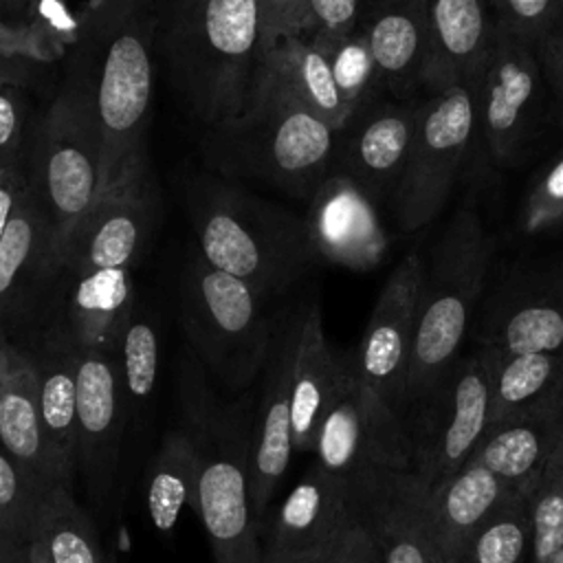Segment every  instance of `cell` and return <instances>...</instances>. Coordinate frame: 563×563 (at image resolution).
Returning a JSON list of instances; mask_svg holds the SVG:
<instances>
[{
  "instance_id": "6da1fadb",
  "label": "cell",
  "mask_w": 563,
  "mask_h": 563,
  "mask_svg": "<svg viewBox=\"0 0 563 563\" xmlns=\"http://www.w3.org/2000/svg\"><path fill=\"white\" fill-rule=\"evenodd\" d=\"M158 7L152 0H95L81 15L66 73L95 114L106 189L152 178L147 132L154 97Z\"/></svg>"
},
{
  "instance_id": "7a4b0ae2",
  "label": "cell",
  "mask_w": 563,
  "mask_h": 563,
  "mask_svg": "<svg viewBox=\"0 0 563 563\" xmlns=\"http://www.w3.org/2000/svg\"><path fill=\"white\" fill-rule=\"evenodd\" d=\"M260 391L222 402L189 350L180 372L183 420L198 442L191 510L198 515L216 563H262L260 526L251 499V446Z\"/></svg>"
},
{
  "instance_id": "3957f363",
  "label": "cell",
  "mask_w": 563,
  "mask_h": 563,
  "mask_svg": "<svg viewBox=\"0 0 563 563\" xmlns=\"http://www.w3.org/2000/svg\"><path fill=\"white\" fill-rule=\"evenodd\" d=\"M202 156L218 176L264 183L310 200L334 169L336 130L260 64L244 108L207 128Z\"/></svg>"
},
{
  "instance_id": "277c9868",
  "label": "cell",
  "mask_w": 563,
  "mask_h": 563,
  "mask_svg": "<svg viewBox=\"0 0 563 563\" xmlns=\"http://www.w3.org/2000/svg\"><path fill=\"white\" fill-rule=\"evenodd\" d=\"M156 53L176 95L205 125L238 114L262 64L257 0H163Z\"/></svg>"
},
{
  "instance_id": "5b68a950",
  "label": "cell",
  "mask_w": 563,
  "mask_h": 563,
  "mask_svg": "<svg viewBox=\"0 0 563 563\" xmlns=\"http://www.w3.org/2000/svg\"><path fill=\"white\" fill-rule=\"evenodd\" d=\"M185 209L202 257L262 299L288 292L317 262L306 218L238 180L196 174L185 185Z\"/></svg>"
},
{
  "instance_id": "8992f818",
  "label": "cell",
  "mask_w": 563,
  "mask_h": 563,
  "mask_svg": "<svg viewBox=\"0 0 563 563\" xmlns=\"http://www.w3.org/2000/svg\"><path fill=\"white\" fill-rule=\"evenodd\" d=\"M493 257L495 238L482 220L475 196L468 194L424 257L402 394V420L462 356Z\"/></svg>"
},
{
  "instance_id": "52a82bcc",
  "label": "cell",
  "mask_w": 563,
  "mask_h": 563,
  "mask_svg": "<svg viewBox=\"0 0 563 563\" xmlns=\"http://www.w3.org/2000/svg\"><path fill=\"white\" fill-rule=\"evenodd\" d=\"M262 301L246 282L216 268L200 251L183 266L178 312L189 350L235 396L262 378L271 354L275 325Z\"/></svg>"
},
{
  "instance_id": "ba28073f",
  "label": "cell",
  "mask_w": 563,
  "mask_h": 563,
  "mask_svg": "<svg viewBox=\"0 0 563 563\" xmlns=\"http://www.w3.org/2000/svg\"><path fill=\"white\" fill-rule=\"evenodd\" d=\"M24 167L29 187L48 220L59 266L66 242L106 187L95 114L81 84L68 73L33 125Z\"/></svg>"
},
{
  "instance_id": "9c48e42d",
  "label": "cell",
  "mask_w": 563,
  "mask_h": 563,
  "mask_svg": "<svg viewBox=\"0 0 563 563\" xmlns=\"http://www.w3.org/2000/svg\"><path fill=\"white\" fill-rule=\"evenodd\" d=\"M490 369L493 350L477 339V345L405 413L411 473L424 493L457 473L488 433Z\"/></svg>"
},
{
  "instance_id": "30bf717a",
  "label": "cell",
  "mask_w": 563,
  "mask_h": 563,
  "mask_svg": "<svg viewBox=\"0 0 563 563\" xmlns=\"http://www.w3.org/2000/svg\"><path fill=\"white\" fill-rule=\"evenodd\" d=\"M477 132L475 84L429 92L418 101L416 132L391 196L400 231L427 227L444 209Z\"/></svg>"
},
{
  "instance_id": "8fae6325",
  "label": "cell",
  "mask_w": 563,
  "mask_h": 563,
  "mask_svg": "<svg viewBox=\"0 0 563 563\" xmlns=\"http://www.w3.org/2000/svg\"><path fill=\"white\" fill-rule=\"evenodd\" d=\"M134 312L132 271L97 268L73 273L57 268L33 308L7 332L48 330L79 350L117 354Z\"/></svg>"
},
{
  "instance_id": "7c38bea8",
  "label": "cell",
  "mask_w": 563,
  "mask_h": 563,
  "mask_svg": "<svg viewBox=\"0 0 563 563\" xmlns=\"http://www.w3.org/2000/svg\"><path fill=\"white\" fill-rule=\"evenodd\" d=\"M312 453L319 466L350 484L376 471H411L402 416L358 380L352 363L319 427Z\"/></svg>"
},
{
  "instance_id": "4fadbf2b",
  "label": "cell",
  "mask_w": 563,
  "mask_h": 563,
  "mask_svg": "<svg viewBox=\"0 0 563 563\" xmlns=\"http://www.w3.org/2000/svg\"><path fill=\"white\" fill-rule=\"evenodd\" d=\"M541 81L534 44L495 22L475 81L477 132L495 163L508 165L521 152L539 110Z\"/></svg>"
},
{
  "instance_id": "5bb4252c",
  "label": "cell",
  "mask_w": 563,
  "mask_h": 563,
  "mask_svg": "<svg viewBox=\"0 0 563 563\" xmlns=\"http://www.w3.org/2000/svg\"><path fill=\"white\" fill-rule=\"evenodd\" d=\"M128 422L119 356L101 350H79L77 473L97 508H108L114 495Z\"/></svg>"
},
{
  "instance_id": "9a60e30c",
  "label": "cell",
  "mask_w": 563,
  "mask_h": 563,
  "mask_svg": "<svg viewBox=\"0 0 563 563\" xmlns=\"http://www.w3.org/2000/svg\"><path fill=\"white\" fill-rule=\"evenodd\" d=\"M424 255L409 251L391 271L372 308L352 367L358 380L402 416V394L413 343Z\"/></svg>"
},
{
  "instance_id": "2e32d148",
  "label": "cell",
  "mask_w": 563,
  "mask_h": 563,
  "mask_svg": "<svg viewBox=\"0 0 563 563\" xmlns=\"http://www.w3.org/2000/svg\"><path fill=\"white\" fill-rule=\"evenodd\" d=\"M156 218L158 198L152 178L106 189L66 242L57 268L73 273L97 268L134 271L152 242Z\"/></svg>"
},
{
  "instance_id": "e0dca14e",
  "label": "cell",
  "mask_w": 563,
  "mask_h": 563,
  "mask_svg": "<svg viewBox=\"0 0 563 563\" xmlns=\"http://www.w3.org/2000/svg\"><path fill=\"white\" fill-rule=\"evenodd\" d=\"M354 519L352 484L314 462L279 506L262 563H319Z\"/></svg>"
},
{
  "instance_id": "ac0fdd59",
  "label": "cell",
  "mask_w": 563,
  "mask_h": 563,
  "mask_svg": "<svg viewBox=\"0 0 563 563\" xmlns=\"http://www.w3.org/2000/svg\"><path fill=\"white\" fill-rule=\"evenodd\" d=\"M273 325V345L262 374L251 446V499L257 526H262L266 508L273 501L295 451L290 402L299 310L282 314Z\"/></svg>"
},
{
  "instance_id": "d6986e66",
  "label": "cell",
  "mask_w": 563,
  "mask_h": 563,
  "mask_svg": "<svg viewBox=\"0 0 563 563\" xmlns=\"http://www.w3.org/2000/svg\"><path fill=\"white\" fill-rule=\"evenodd\" d=\"M418 101L372 99L336 132L334 169L352 178L376 205L391 200L416 132Z\"/></svg>"
},
{
  "instance_id": "ffe728a7",
  "label": "cell",
  "mask_w": 563,
  "mask_h": 563,
  "mask_svg": "<svg viewBox=\"0 0 563 563\" xmlns=\"http://www.w3.org/2000/svg\"><path fill=\"white\" fill-rule=\"evenodd\" d=\"M308 238L317 260L367 271L387 249L376 202L345 174H328L308 200Z\"/></svg>"
},
{
  "instance_id": "44dd1931",
  "label": "cell",
  "mask_w": 563,
  "mask_h": 563,
  "mask_svg": "<svg viewBox=\"0 0 563 563\" xmlns=\"http://www.w3.org/2000/svg\"><path fill=\"white\" fill-rule=\"evenodd\" d=\"M0 442L48 490L73 488V473L55 453L37 405V378L29 347L0 328Z\"/></svg>"
},
{
  "instance_id": "7402d4cb",
  "label": "cell",
  "mask_w": 563,
  "mask_h": 563,
  "mask_svg": "<svg viewBox=\"0 0 563 563\" xmlns=\"http://www.w3.org/2000/svg\"><path fill=\"white\" fill-rule=\"evenodd\" d=\"M356 517L369 530L380 563H440L411 471H376L352 482Z\"/></svg>"
},
{
  "instance_id": "603a6c76",
  "label": "cell",
  "mask_w": 563,
  "mask_h": 563,
  "mask_svg": "<svg viewBox=\"0 0 563 563\" xmlns=\"http://www.w3.org/2000/svg\"><path fill=\"white\" fill-rule=\"evenodd\" d=\"M488 9L486 0H429L422 70L427 95L477 81L495 31V18Z\"/></svg>"
},
{
  "instance_id": "cb8c5ba5",
  "label": "cell",
  "mask_w": 563,
  "mask_h": 563,
  "mask_svg": "<svg viewBox=\"0 0 563 563\" xmlns=\"http://www.w3.org/2000/svg\"><path fill=\"white\" fill-rule=\"evenodd\" d=\"M57 271L48 220L26 187L0 238V328H13Z\"/></svg>"
},
{
  "instance_id": "d4e9b609",
  "label": "cell",
  "mask_w": 563,
  "mask_h": 563,
  "mask_svg": "<svg viewBox=\"0 0 563 563\" xmlns=\"http://www.w3.org/2000/svg\"><path fill=\"white\" fill-rule=\"evenodd\" d=\"M350 354H336L323 332L317 301L299 310V336L292 367V449L314 451L319 427L339 396L347 372Z\"/></svg>"
},
{
  "instance_id": "484cf974",
  "label": "cell",
  "mask_w": 563,
  "mask_h": 563,
  "mask_svg": "<svg viewBox=\"0 0 563 563\" xmlns=\"http://www.w3.org/2000/svg\"><path fill=\"white\" fill-rule=\"evenodd\" d=\"M358 29L374 53L383 90L407 99L422 88L429 0H367Z\"/></svg>"
},
{
  "instance_id": "4316f807",
  "label": "cell",
  "mask_w": 563,
  "mask_h": 563,
  "mask_svg": "<svg viewBox=\"0 0 563 563\" xmlns=\"http://www.w3.org/2000/svg\"><path fill=\"white\" fill-rule=\"evenodd\" d=\"M515 488L473 455L457 473L424 493L427 523L440 563H453L477 528Z\"/></svg>"
},
{
  "instance_id": "83f0119b",
  "label": "cell",
  "mask_w": 563,
  "mask_h": 563,
  "mask_svg": "<svg viewBox=\"0 0 563 563\" xmlns=\"http://www.w3.org/2000/svg\"><path fill=\"white\" fill-rule=\"evenodd\" d=\"M13 334V332H9ZM33 358L37 405L46 435L62 464L77 473V358L79 347L62 334L33 330L13 334Z\"/></svg>"
},
{
  "instance_id": "f1b7e54d",
  "label": "cell",
  "mask_w": 563,
  "mask_h": 563,
  "mask_svg": "<svg viewBox=\"0 0 563 563\" xmlns=\"http://www.w3.org/2000/svg\"><path fill=\"white\" fill-rule=\"evenodd\" d=\"M561 435L563 394L488 429L473 455L506 484L521 486L537 477Z\"/></svg>"
},
{
  "instance_id": "f546056e",
  "label": "cell",
  "mask_w": 563,
  "mask_h": 563,
  "mask_svg": "<svg viewBox=\"0 0 563 563\" xmlns=\"http://www.w3.org/2000/svg\"><path fill=\"white\" fill-rule=\"evenodd\" d=\"M264 68L332 130H341L352 112L343 101L328 53L303 33H288L262 53Z\"/></svg>"
},
{
  "instance_id": "4dcf8cb0",
  "label": "cell",
  "mask_w": 563,
  "mask_h": 563,
  "mask_svg": "<svg viewBox=\"0 0 563 563\" xmlns=\"http://www.w3.org/2000/svg\"><path fill=\"white\" fill-rule=\"evenodd\" d=\"M561 394L563 350L530 354H497L493 350L490 429Z\"/></svg>"
},
{
  "instance_id": "1f68e13d",
  "label": "cell",
  "mask_w": 563,
  "mask_h": 563,
  "mask_svg": "<svg viewBox=\"0 0 563 563\" xmlns=\"http://www.w3.org/2000/svg\"><path fill=\"white\" fill-rule=\"evenodd\" d=\"M479 341L497 354L563 350V297L545 290H519L490 314Z\"/></svg>"
},
{
  "instance_id": "d6a6232c",
  "label": "cell",
  "mask_w": 563,
  "mask_h": 563,
  "mask_svg": "<svg viewBox=\"0 0 563 563\" xmlns=\"http://www.w3.org/2000/svg\"><path fill=\"white\" fill-rule=\"evenodd\" d=\"M198 473V442L194 429L180 418L169 429L147 473V512L152 523L169 534L180 517L183 506H191Z\"/></svg>"
},
{
  "instance_id": "836d02e7",
  "label": "cell",
  "mask_w": 563,
  "mask_h": 563,
  "mask_svg": "<svg viewBox=\"0 0 563 563\" xmlns=\"http://www.w3.org/2000/svg\"><path fill=\"white\" fill-rule=\"evenodd\" d=\"M35 539L51 563H112L92 517L66 486H53L44 493Z\"/></svg>"
},
{
  "instance_id": "e575fe53",
  "label": "cell",
  "mask_w": 563,
  "mask_h": 563,
  "mask_svg": "<svg viewBox=\"0 0 563 563\" xmlns=\"http://www.w3.org/2000/svg\"><path fill=\"white\" fill-rule=\"evenodd\" d=\"M530 486H517L477 528L453 563H523L532 548Z\"/></svg>"
},
{
  "instance_id": "d590c367",
  "label": "cell",
  "mask_w": 563,
  "mask_h": 563,
  "mask_svg": "<svg viewBox=\"0 0 563 563\" xmlns=\"http://www.w3.org/2000/svg\"><path fill=\"white\" fill-rule=\"evenodd\" d=\"M119 369L130 422L150 409L158 376V336L150 317L134 312L119 345Z\"/></svg>"
},
{
  "instance_id": "8d00e7d4",
  "label": "cell",
  "mask_w": 563,
  "mask_h": 563,
  "mask_svg": "<svg viewBox=\"0 0 563 563\" xmlns=\"http://www.w3.org/2000/svg\"><path fill=\"white\" fill-rule=\"evenodd\" d=\"M530 563H548L563 543V435L530 486Z\"/></svg>"
},
{
  "instance_id": "74e56055",
  "label": "cell",
  "mask_w": 563,
  "mask_h": 563,
  "mask_svg": "<svg viewBox=\"0 0 563 563\" xmlns=\"http://www.w3.org/2000/svg\"><path fill=\"white\" fill-rule=\"evenodd\" d=\"M323 51L330 57L336 88L352 114L361 106L378 97V92L383 90L378 66L369 48V42L361 29H356L354 33H350L347 37L334 42Z\"/></svg>"
},
{
  "instance_id": "f35d334b",
  "label": "cell",
  "mask_w": 563,
  "mask_h": 563,
  "mask_svg": "<svg viewBox=\"0 0 563 563\" xmlns=\"http://www.w3.org/2000/svg\"><path fill=\"white\" fill-rule=\"evenodd\" d=\"M33 125L29 95L15 62L0 64V167L24 165Z\"/></svg>"
},
{
  "instance_id": "ab89813d",
  "label": "cell",
  "mask_w": 563,
  "mask_h": 563,
  "mask_svg": "<svg viewBox=\"0 0 563 563\" xmlns=\"http://www.w3.org/2000/svg\"><path fill=\"white\" fill-rule=\"evenodd\" d=\"M46 488L0 442V510L22 541L35 539L40 501Z\"/></svg>"
},
{
  "instance_id": "60d3db41",
  "label": "cell",
  "mask_w": 563,
  "mask_h": 563,
  "mask_svg": "<svg viewBox=\"0 0 563 563\" xmlns=\"http://www.w3.org/2000/svg\"><path fill=\"white\" fill-rule=\"evenodd\" d=\"M559 229H563V147L541 169L519 211V231L528 238Z\"/></svg>"
},
{
  "instance_id": "b9f144b4",
  "label": "cell",
  "mask_w": 563,
  "mask_h": 563,
  "mask_svg": "<svg viewBox=\"0 0 563 563\" xmlns=\"http://www.w3.org/2000/svg\"><path fill=\"white\" fill-rule=\"evenodd\" d=\"M367 0H301L299 33L328 48L354 33Z\"/></svg>"
},
{
  "instance_id": "7bdbcfd3",
  "label": "cell",
  "mask_w": 563,
  "mask_h": 563,
  "mask_svg": "<svg viewBox=\"0 0 563 563\" xmlns=\"http://www.w3.org/2000/svg\"><path fill=\"white\" fill-rule=\"evenodd\" d=\"M497 24L534 44L563 20V0H488Z\"/></svg>"
},
{
  "instance_id": "ee69618b",
  "label": "cell",
  "mask_w": 563,
  "mask_h": 563,
  "mask_svg": "<svg viewBox=\"0 0 563 563\" xmlns=\"http://www.w3.org/2000/svg\"><path fill=\"white\" fill-rule=\"evenodd\" d=\"M262 13V53L282 35L299 33L301 0H257Z\"/></svg>"
},
{
  "instance_id": "f6af8a7d",
  "label": "cell",
  "mask_w": 563,
  "mask_h": 563,
  "mask_svg": "<svg viewBox=\"0 0 563 563\" xmlns=\"http://www.w3.org/2000/svg\"><path fill=\"white\" fill-rule=\"evenodd\" d=\"M319 563H380V554L369 530L356 517Z\"/></svg>"
},
{
  "instance_id": "bcb514c9",
  "label": "cell",
  "mask_w": 563,
  "mask_h": 563,
  "mask_svg": "<svg viewBox=\"0 0 563 563\" xmlns=\"http://www.w3.org/2000/svg\"><path fill=\"white\" fill-rule=\"evenodd\" d=\"M534 53L541 64L543 79L550 84L556 95L561 114H563V20L556 22L534 42Z\"/></svg>"
},
{
  "instance_id": "7dc6e473",
  "label": "cell",
  "mask_w": 563,
  "mask_h": 563,
  "mask_svg": "<svg viewBox=\"0 0 563 563\" xmlns=\"http://www.w3.org/2000/svg\"><path fill=\"white\" fill-rule=\"evenodd\" d=\"M15 57H44L40 35L31 26L9 24L0 11V64L15 62Z\"/></svg>"
},
{
  "instance_id": "c3c4849f",
  "label": "cell",
  "mask_w": 563,
  "mask_h": 563,
  "mask_svg": "<svg viewBox=\"0 0 563 563\" xmlns=\"http://www.w3.org/2000/svg\"><path fill=\"white\" fill-rule=\"evenodd\" d=\"M29 187L26 167H0V238Z\"/></svg>"
},
{
  "instance_id": "681fc988",
  "label": "cell",
  "mask_w": 563,
  "mask_h": 563,
  "mask_svg": "<svg viewBox=\"0 0 563 563\" xmlns=\"http://www.w3.org/2000/svg\"><path fill=\"white\" fill-rule=\"evenodd\" d=\"M0 563H29V543L20 539L0 510Z\"/></svg>"
},
{
  "instance_id": "f907efd6",
  "label": "cell",
  "mask_w": 563,
  "mask_h": 563,
  "mask_svg": "<svg viewBox=\"0 0 563 563\" xmlns=\"http://www.w3.org/2000/svg\"><path fill=\"white\" fill-rule=\"evenodd\" d=\"M2 13H29V0H0Z\"/></svg>"
},
{
  "instance_id": "816d5d0a",
  "label": "cell",
  "mask_w": 563,
  "mask_h": 563,
  "mask_svg": "<svg viewBox=\"0 0 563 563\" xmlns=\"http://www.w3.org/2000/svg\"><path fill=\"white\" fill-rule=\"evenodd\" d=\"M29 563H51L48 556H46V552H44V548L40 545L37 539H33V541L29 543Z\"/></svg>"
},
{
  "instance_id": "f5cc1de1",
  "label": "cell",
  "mask_w": 563,
  "mask_h": 563,
  "mask_svg": "<svg viewBox=\"0 0 563 563\" xmlns=\"http://www.w3.org/2000/svg\"><path fill=\"white\" fill-rule=\"evenodd\" d=\"M548 563H563V543H561V548L552 554V559H550Z\"/></svg>"
},
{
  "instance_id": "db71d44e",
  "label": "cell",
  "mask_w": 563,
  "mask_h": 563,
  "mask_svg": "<svg viewBox=\"0 0 563 563\" xmlns=\"http://www.w3.org/2000/svg\"><path fill=\"white\" fill-rule=\"evenodd\" d=\"M44 4V0H29V11H33V9H40Z\"/></svg>"
},
{
  "instance_id": "11a10c76",
  "label": "cell",
  "mask_w": 563,
  "mask_h": 563,
  "mask_svg": "<svg viewBox=\"0 0 563 563\" xmlns=\"http://www.w3.org/2000/svg\"><path fill=\"white\" fill-rule=\"evenodd\" d=\"M486 2H488V0H486Z\"/></svg>"
}]
</instances>
